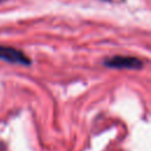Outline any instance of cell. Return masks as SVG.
I'll return each mask as SVG.
<instances>
[{"instance_id":"6da1fadb","label":"cell","mask_w":151,"mask_h":151,"mask_svg":"<svg viewBox=\"0 0 151 151\" xmlns=\"http://www.w3.org/2000/svg\"><path fill=\"white\" fill-rule=\"evenodd\" d=\"M103 65L117 70H140L144 66L142 59L131 55H113L104 59Z\"/></svg>"},{"instance_id":"3957f363","label":"cell","mask_w":151,"mask_h":151,"mask_svg":"<svg viewBox=\"0 0 151 151\" xmlns=\"http://www.w3.org/2000/svg\"><path fill=\"white\" fill-rule=\"evenodd\" d=\"M103 1H109V2H113V1H122V0H103Z\"/></svg>"},{"instance_id":"277c9868","label":"cell","mask_w":151,"mask_h":151,"mask_svg":"<svg viewBox=\"0 0 151 151\" xmlns=\"http://www.w3.org/2000/svg\"><path fill=\"white\" fill-rule=\"evenodd\" d=\"M5 1H7V0H0V4H2V2H5Z\"/></svg>"},{"instance_id":"7a4b0ae2","label":"cell","mask_w":151,"mask_h":151,"mask_svg":"<svg viewBox=\"0 0 151 151\" xmlns=\"http://www.w3.org/2000/svg\"><path fill=\"white\" fill-rule=\"evenodd\" d=\"M0 60H4L9 64L24 65V66H29L32 64L29 57L26 55L21 50L5 45H0Z\"/></svg>"}]
</instances>
